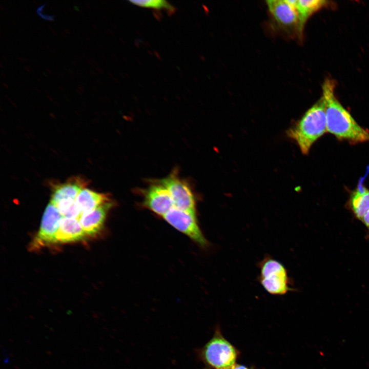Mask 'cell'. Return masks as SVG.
Segmentation results:
<instances>
[{"label": "cell", "instance_id": "obj_49", "mask_svg": "<svg viewBox=\"0 0 369 369\" xmlns=\"http://www.w3.org/2000/svg\"><path fill=\"white\" fill-rule=\"evenodd\" d=\"M95 69H96V70H97L98 71H99V72H101V70H100V69L99 68H97V67H95Z\"/></svg>", "mask_w": 369, "mask_h": 369}, {"label": "cell", "instance_id": "obj_21", "mask_svg": "<svg viewBox=\"0 0 369 369\" xmlns=\"http://www.w3.org/2000/svg\"><path fill=\"white\" fill-rule=\"evenodd\" d=\"M48 27L49 28L50 30L55 34V35L57 36V33L54 31V30L52 28L51 26L49 25Z\"/></svg>", "mask_w": 369, "mask_h": 369}, {"label": "cell", "instance_id": "obj_30", "mask_svg": "<svg viewBox=\"0 0 369 369\" xmlns=\"http://www.w3.org/2000/svg\"><path fill=\"white\" fill-rule=\"evenodd\" d=\"M88 63L92 67H93V66H94L93 63L92 61H91V60H88Z\"/></svg>", "mask_w": 369, "mask_h": 369}, {"label": "cell", "instance_id": "obj_39", "mask_svg": "<svg viewBox=\"0 0 369 369\" xmlns=\"http://www.w3.org/2000/svg\"><path fill=\"white\" fill-rule=\"evenodd\" d=\"M3 84V85L5 86V87L6 88L9 89L8 86L6 83H4Z\"/></svg>", "mask_w": 369, "mask_h": 369}, {"label": "cell", "instance_id": "obj_55", "mask_svg": "<svg viewBox=\"0 0 369 369\" xmlns=\"http://www.w3.org/2000/svg\"><path fill=\"white\" fill-rule=\"evenodd\" d=\"M1 75L4 78H6L5 75L3 73H1Z\"/></svg>", "mask_w": 369, "mask_h": 369}, {"label": "cell", "instance_id": "obj_59", "mask_svg": "<svg viewBox=\"0 0 369 369\" xmlns=\"http://www.w3.org/2000/svg\"><path fill=\"white\" fill-rule=\"evenodd\" d=\"M42 28V27H37V29H38V30H41Z\"/></svg>", "mask_w": 369, "mask_h": 369}, {"label": "cell", "instance_id": "obj_47", "mask_svg": "<svg viewBox=\"0 0 369 369\" xmlns=\"http://www.w3.org/2000/svg\"><path fill=\"white\" fill-rule=\"evenodd\" d=\"M47 6H48V7L50 9H52V7L50 4H48V5H47Z\"/></svg>", "mask_w": 369, "mask_h": 369}, {"label": "cell", "instance_id": "obj_64", "mask_svg": "<svg viewBox=\"0 0 369 369\" xmlns=\"http://www.w3.org/2000/svg\"><path fill=\"white\" fill-rule=\"evenodd\" d=\"M2 2L4 3H6V2L4 1H2Z\"/></svg>", "mask_w": 369, "mask_h": 369}, {"label": "cell", "instance_id": "obj_24", "mask_svg": "<svg viewBox=\"0 0 369 369\" xmlns=\"http://www.w3.org/2000/svg\"><path fill=\"white\" fill-rule=\"evenodd\" d=\"M67 10H68V11H69V12H71V13H74L73 10L72 8H69V7L67 8Z\"/></svg>", "mask_w": 369, "mask_h": 369}, {"label": "cell", "instance_id": "obj_1", "mask_svg": "<svg viewBox=\"0 0 369 369\" xmlns=\"http://www.w3.org/2000/svg\"><path fill=\"white\" fill-rule=\"evenodd\" d=\"M335 82L327 78L322 85L327 132L351 144L369 141V130L360 126L335 95Z\"/></svg>", "mask_w": 369, "mask_h": 369}, {"label": "cell", "instance_id": "obj_15", "mask_svg": "<svg viewBox=\"0 0 369 369\" xmlns=\"http://www.w3.org/2000/svg\"><path fill=\"white\" fill-rule=\"evenodd\" d=\"M323 0H295V5L298 13L302 28L308 18L315 12L327 5Z\"/></svg>", "mask_w": 369, "mask_h": 369}, {"label": "cell", "instance_id": "obj_33", "mask_svg": "<svg viewBox=\"0 0 369 369\" xmlns=\"http://www.w3.org/2000/svg\"><path fill=\"white\" fill-rule=\"evenodd\" d=\"M1 56L5 61H7V59L6 58V57L5 55H4L3 54H2Z\"/></svg>", "mask_w": 369, "mask_h": 369}, {"label": "cell", "instance_id": "obj_4", "mask_svg": "<svg viewBox=\"0 0 369 369\" xmlns=\"http://www.w3.org/2000/svg\"><path fill=\"white\" fill-rule=\"evenodd\" d=\"M259 281L270 294L282 295L294 290L287 270L279 261L266 256L259 263Z\"/></svg>", "mask_w": 369, "mask_h": 369}, {"label": "cell", "instance_id": "obj_32", "mask_svg": "<svg viewBox=\"0 0 369 369\" xmlns=\"http://www.w3.org/2000/svg\"><path fill=\"white\" fill-rule=\"evenodd\" d=\"M27 67L29 69V70H30V71H31H31H33V68H32L30 65H27Z\"/></svg>", "mask_w": 369, "mask_h": 369}, {"label": "cell", "instance_id": "obj_38", "mask_svg": "<svg viewBox=\"0 0 369 369\" xmlns=\"http://www.w3.org/2000/svg\"><path fill=\"white\" fill-rule=\"evenodd\" d=\"M50 52H51V53L52 55H53L54 56H56L55 53L53 50H50Z\"/></svg>", "mask_w": 369, "mask_h": 369}, {"label": "cell", "instance_id": "obj_45", "mask_svg": "<svg viewBox=\"0 0 369 369\" xmlns=\"http://www.w3.org/2000/svg\"><path fill=\"white\" fill-rule=\"evenodd\" d=\"M77 74L80 77H83V76H82V75L80 73L77 72Z\"/></svg>", "mask_w": 369, "mask_h": 369}, {"label": "cell", "instance_id": "obj_10", "mask_svg": "<svg viewBox=\"0 0 369 369\" xmlns=\"http://www.w3.org/2000/svg\"><path fill=\"white\" fill-rule=\"evenodd\" d=\"M113 205L110 200L81 215L79 221L86 235L94 236L101 230L107 215Z\"/></svg>", "mask_w": 369, "mask_h": 369}, {"label": "cell", "instance_id": "obj_58", "mask_svg": "<svg viewBox=\"0 0 369 369\" xmlns=\"http://www.w3.org/2000/svg\"><path fill=\"white\" fill-rule=\"evenodd\" d=\"M79 12H80V14H81L82 15H84V13H83V12L82 11H80V10Z\"/></svg>", "mask_w": 369, "mask_h": 369}, {"label": "cell", "instance_id": "obj_29", "mask_svg": "<svg viewBox=\"0 0 369 369\" xmlns=\"http://www.w3.org/2000/svg\"><path fill=\"white\" fill-rule=\"evenodd\" d=\"M57 74L58 76L63 77V74L61 73H60V72H57Z\"/></svg>", "mask_w": 369, "mask_h": 369}, {"label": "cell", "instance_id": "obj_51", "mask_svg": "<svg viewBox=\"0 0 369 369\" xmlns=\"http://www.w3.org/2000/svg\"><path fill=\"white\" fill-rule=\"evenodd\" d=\"M63 12L66 15H68V13H67V11H65V10H63Z\"/></svg>", "mask_w": 369, "mask_h": 369}, {"label": "cell", "instance_id": "obj_19", "mask_svg": "<svg viewBox=\"0 0 369 369\" xmlns=\"http://www.w3.org/2000/svg\"><path fill=\"white\" fill-rule=\"evenodd\" d=\"M228 369H251L244 365H242L240 364H237V363H234L233 365H232L231 366H230Z\"/></svg>", "mask_w": 369, "mask_h": 369}, {"label": "cell", "instance_id": "obj_26", "mask_svg": "<svg viewBox=\"0 0 369 369\" xmlns=\"http://www.w3.org/2000/svg\"><path fill=\"white\" fill-rule=\"evenodd\" d=\"M35 78H36V79L38 81H39V82H42V80H41V79H40L39 77L36 76H35Z\"/></svg>", "mask_w": 369, "mask_h": 369}, {"label": "cell", "instance_id": "obj_8", "mask_svg": "<svg viewBox=\"0 0 369 369\" xmlns=\"http://www.w3.org/2000/svg\"><path fill=\"white\" fill-rule=\"evenodd\" d=\"M63 217L54 204L50 202L43 214L39 230L33 246L55 242V235Z\"/></svg>", "mask_w": 369, "mask_h": 369}, {"label": "cell", "instance_id": "obj_12", "mask_svg": "<svg viewBox=\"0 0 369 369\" xmlns=\"http://www.w3.org/2000/svg\"><path fill=\"white\" fill-rule=\"evenodd\" d=\"M86 236L79 220L63 217L55 235V242H74L82 240Z\"/></svg>", "mask_w": 369, "mask_h": 369}, {"label": "cell", "instance_id": "obj_3", "mask_svg": "<svg viewBox=\"0 0 369 369\" xmlns=\"http://www.w3.org/2000/svg\"><path fill=\"white\" fill-rule=\"evenodd\" d=\"M196 353L206 369H228L236 363L239 352L217 327L211 339Z\"/></svg>", "mask_w": 369, "mask_h": 369}, {"label": "cell", "instance_id": "obj_25", "mask_svg": "<svg viewBox=\"0 0 369 369\" xmlns=\"http://www.w3.org/2000/svg\"><path fill=\"white\" fill-rule=\"evenodd\" d=\"M16 57H17V58L19 60H20L22 63H24V60H23V59L22 58H21V57H19V56H16Z\"/></svg>", "mask_w": 369, "mask_h": 369}, {"label": "cell", "instance_id": "obj_57", "mask_svg": "<svg viewBox=\"0 0 369 369\" xmlns=\"http://www.w3.org/2000/svg\"><path fill=\"white\" fill-rule=\"evenodd\" d=\"M15 17H16V18L18 20H19V19H19V16H18V15H15Z\"/></svg>", "mask_w": 369, "mask_h": 369}, {"label": "cell", "instance_id": "obj_34", "mask_svg": "<svg viewBox=\"0 0 369 369\" xmlns=\"http://www.w3.org/2000/svg\"><path fill=\"white\" fill-rule=\"evenodd\" d=\"M24 68L26 69V70L27 72H30V70H29V69L27 66H24Z\"/></svg>", "mask_w": 369, "mask_h": 369}, {"label": "cell", "instance_id": "obj_7", "mask_svg": "<svg viewBox=\"0 0 369 369\" xmlns=\"http://www.w3.org/2000/svg\"><path fill=\"white\" fill-rule=\"evenodd\" d=\"M159 182L169 192L175 208L196 212L194 195L189 184L184 180L172 174Z\"/></svg>", "mask_w": 369, "mask_h": 369}, {"label": "cell", "instance_id": "obj_23", "mask_svg": "<svg viewBox=\"0 0 369 369\" xmlns=\"http://www.w3.org/2000/svg\"><path fill=\"white\" fill-rule=\"evenodd\" d=\"M74 9L75 10H76V11H80V10H79V7L78 6H74Z\"/></svg>", "mask_w": 369, "mask_h": 369}, {"label": "cell", "instance_id": "obj_36", "mask_svg": "<svg viewBox=\"0 0 369 369\" xmlns=\"http://www.w3.org/2000/svg\"><path fill=\"white\" fill-rule=\"evenodd\" d=\"M76 92L80 95H81L83 94L82 92L78 89L76 90Z\"/></svg>", "mask_w": 369, "mask_h": 369}, {"label": "cell", "instance_id": "obj_27", "mask_svg": "<svg viewBox=\"0 0 369 369\" xmlns=\"http://www.w3.org/2000/svg\"><path fill=\"white\" fill-rule=\"evenodd\" d=\"M84 36L85 37V38L87 40H88V41L91 40L90 38L87 35H84Z\"/></svg>", "mask_w": 369, "mask_h": 369}, {"label": "cell", "instance_id": "obj_9", "mask_svg": "<svg viewBox=\"0 0 369 369\" xmlns=\"http://www.w3.org/2000/svg\"><path fill=\"white\" fill-rule=\"evenodd\" d=\"M144 205L162 217L174 207L169 192L160 182L159 184L151 185L146 190Z\"/></svg>", "mask_w": 369, "mask_h": 369}, {"label": "cell", "instance_id": "obj_40", "mask_svg": "<svg viewBox=\"0 0 369 369\" xmlns=\"http://www.w3.org/2000/svg\"><path fill=\"white\" fill-rule=\"evenodd\" d=\"M46 70H47V71L48 72H49V73H50V74H53V72H52L50 69H46Z\"/></svg>", "mask_w": 369, "mask_h": 369}, {"label": "cell", "instance_id": "obj_52", "mask_svg": "<svg viewBox=\"0 0 369 369\" xmlns=\"http://www.w3.org/2000/svg\"><path fill=\"white\" fill-rule=\"evenodd\" d=\"M47 97H48L49 99H50L51 100H53V99H52V98H51L49 95H47Z\"/></svg>", "mask_w": 369, "mask_h": 369}, {"label": "cell", "instance_id": "obj_62", "mask_svg": "<svg viewBox=\"0 0 369 369\" xmlns=\"http://www.w3.org/2000/svg\"><path fill=\"white\" fill-rule=\"evenodd\" d=\"M44 92L48 94V92L46 90H44Z\"/></svg>", "mask_w": 369, "mask_h": 369}, {"label": "cell", "instance_id": "obj_18", "mask_svg": "<svg viewBox=\"0 0 369 369\" xmlns=\"http://www.w3.org/2000/svg\"><path fill=\"white\" fill-rule=\"evenodd\" d=\"M361 221L369 230V210L365 214Z\"/></svg>", "mask_w": 369, "mask_h": 369}, {"label": "cell", "instance_id": "obj_44", "mask_svg": "<svg viewBox=\"0 0 369 369\" xmlns=\"http://www.w3.org/2000/svg\"><path fill=\"white\" fill-rule=\"evenodd\" d=\"M71 62H72V63L73 65H74V66H75V67H77V64L75 63V62L74 60H71Z\"/></svg>", "mask_w": 369, "mask_h": 369}, {"label": "cell", "instance_id": "obj_63", "mask_svg": "<svg viewBox=\"0 0 369 369\" xmlns=\"http://www.w3.org/2000/svg\"><path fill=\"white\" fill-rule=\"evenodd\" d=\"M0 66H1V68H3V66H2V65L1 63L0 64Z\"/></svg>", "mask_w": 369, "mask_h": 369}, {"label": "cell", "instance_id": "obj_54", "mask_svg": "<svg viewBox=\"0 0 369 369\" xmlns=\"http://www.w3.org/2000/svg\"><path fill=\"white\" fill-rule=\"evenodd\" d=\"M92 26L93 28H94L95 29H96V27L95 26V25H94V24H92Z\"/></svg>", "mask_w": 369, "mask_h": 369}, {"label": "cell", "instance_id": "obj_42", "mask_svg": "<svg viewBox=\"0 0 369 369\" xmlns=\"http://www.w3.org/2000/svg\"><path fill=\"white\" fill-rule=\"evenodd\" d=\"M60 33L65 38H67L66 35L64 32H61Z\"/></svg>", "mask_w": 369, "mask_h": 369}, {"label": "cell", "instance_id": "obj_50", "mask_svg": "<svg viewBox=\"0 0 369 369\" xmlns=\"http://www.w3.org/2000/svg\"><path fill=\"white\" fill-rule=\"evenodd\" d=\"M0 9H1L2 11H4V8L3 7L2 5H1V6H0Z\"/></svg>", "mask_w": 369, "mask_h": 369}, {"label": "cell", "instance_id": "obj_41", "mask_svg": "<svg viewBox=\"0 0 369 369\" xmlns=\"http://www.w3.org/2000/svg\"><path fill=\"white\" fill-rule=\"evenodd\" d=\"M58 88H59L61 90H62L63 91H65V89H64L63 88V87H61V86H58Z\"/></svg>", "mask_w": 369, "mask_h": 369}, {"label": "cell", "instance_id": "obj_14", "mask_svg": "<svg viewBox=\"0 0 369 369\" xmlns=\"http://www.w3.org/2000/svg\"><path fill=\"white\" fill-rule=\"evenodd\" d=\"M110 200L107 194L97 193L86 188L83 189L75 199L81 215Z\"/></svg>", "mask_w": 369, "mask_h": 369}, {"label": "cell", "instance_id": "obj_22", "mask_svg": "<svg viewBox=\"0 0 369 369\" xmlns=\"http://www.w3.org/2000/svg\"><path fill=\"white\" fill-rule=\"evenodd\" d=\"M89 74H90L91 76H94V75H95V76H97V74H96V73L94 72V71H93V70H91L90 72V73H89Z\"/></svg>", "mask_w": 369, "mask_h": 369}, {"label": "cell", "instance_id": "obj_43", "mask_svg": "<svg viewBox=\"0 0 369 369\" xmlns=\"http://www.w3.org/2000/svg\"><path fill=\"white\" fill-rule=\"evenodd\" d=\"M74 58L76 60V61H79V58H78L76 56H74Z\"/></svg>", "mask_w": 369, "mask_h": 369}, {"label": "cell", "instance_id": "obj_46", "mask_svg": "<svg viewBox=\"0 0 369 369\" xmlns=\"http://www.w3.org/2000/svg\"><path fill=\"white\" fill-rule=\"evenodd\" d=\"M34 89H35L37 92H40L39 90L37 88H36V87H34Z\"/></svg>", "mask_w": 369, "mask_h": 369}, {"label": "cell", "instance_id": "obj_61", "mask_svg": "<svg viewBox=\"0 0 369 369\" xmlns=\"http://www.w3.org/2000/svg\"><path fill=\"white\" fill-rule=\"evenodd\" d=\"M6 10H7V11L8 13H9V10H8L7 8H6Z\"/></svg>", "mask_w": 369, "mask_h": 369}, {"label": "cell", "instance_id": "obj_60", "mask_svg": "<svg viewBox=\"0 0 369 369\" xmlns=\"http://www.w3.org/2000/svg\"><path fill=\"white\" fill-rule=\"evenodd\" d=\"M12 22H13L15 24H17L13 19L12 20Z\"/></svg>", "mask_w": 369, "mask_h": 369}, {"label": "cell", "instance_id": "obj_2", "mask_svg": "<svg viewBox=\"0 0 369 369\" xmlns=\"http://www.w3.org/2000/svg\"><path fill=\"white\" fill-rule=\"evenodd\" d=\"M327 132L325 103L323 97L308 109L287 131L288 136L306 155L313 145Z\"/></svg>", "mask_w": 369, "mask_h": 369}, {"label": "cell", "instance_id": "obj_53", "mask_svg": "<svg viewBox=\"0 0 369 369\" xmlns=\"http://www.w3.org/2000/svg\"><path fill=\"white\" fill-rule=\"evenodd\" d=\"M33 2L35 4H37V2L36 1H35V0H33Z\"/></svg>", "mask_w": 369, "mask_h": 369}, {"label": "cell", "instance_id": "obj_11", "mask_svg": "<svg viewBox=\"0 0 369 369\" xmlns=\"http://www.w3.org/2000/svg\"><path fill=\"white\" fill-rule=\"evenodd\" d=\"M87 184V181L83 178L72 177L64 183L55 184L52 188L50 202L55 204L63 199L75 200Z\"/></svg>", "mask_w": 369, "mask_h": 369}, {"label": "cell", "instance_id": "obj_28", "mask_svg": "<svg viewBox=\"0 0 369 369\" xmlns=\"http://www.w3.org/2000/svg\"><path fill=\"white\" fill-rule=\"evenodd\" d=\"M84 3L85 6L87 7V8L90 9V7L89 5H88V3H87L86 2H84Z\"/></svg>", "mask_w": 369, "mask_h": 369}, {"label": "cell", "instance_id": "obj_5", "mask_svg": "<svg viewBox=\"0 0 369 369\" xmlns=\"http://www.w3.org/2000/svg\"><path fill=\"white\" fill-rule=\"evenodd\" d=\"M269 12L276 26L290 37H300L301 27L295 0L266 1Z\"/></svg>", "mask_w": 369, "mask_h": 369}, {"label": "cell", "instance_id": "obj_13", "mask_svg": "<svg viewBox=\"0 0 369 369\" xmlns=\"http://www.w3.org/2000/svg\"><path fill=\"white\" fill-rule=\"evenodd\" d=\"M348 206L354 215L361 220L369 210V189L359 184L350 195Z\"/></svg>", "mask_w": 369, "mask_h": 369}, {"label": "cell", "instance_id": "obj_37", "mask_svg": "<svg viewBox=\"0 0 369 369\" xmlns=\"http://www.w3.org/2000/svg\"><path fill=\"white\" fill-rule=\"evenodd\" d=\"M65 31L68 34H70V31L67 29H64Z\"/></svg>", "mask_w": 369, "mask_h": 369}, {"label": "cell", "instance_id": "obj_31", "mask_svg": "<svg viewBox=\"0 0 369 369\" xmlns=\"http://www.w3.org/2000/svg\"><path fill=\"white\" fill-rule=\"evenodd\" d=\"M22 58H23V60H24V62H25V63H28V59H27L26 57H22Z\"/></svg>", "mask_w": 369, "mask_h": 369}, {"label": "cell", "instance_id": "obj_6", "mask_svg": "<svg viewBox=\"0 0 369 369\" xmlns=\"http://www.w3.org/2000/svg\"><path fill=\"white\" fill-rule=\"evenodd\" d=\"M163 218L177 230L202 247L208 244L197 220L196 212L179 209L174 207Z\"/></svg>", "mask_w": 369, "mask_h": 369}, {"label": "cell", "instance_id": "obj_56", "mask_svg": "<svg viewBox=\"0 0 369 369\" xmlns=\"http://www.w3.org/2000/svg\"><path fill=\"white\" fill-rule=\"evenodd\" d=\"M38 36H39L40 38H43V39L44 38L43 36L42 35H40V34H38Z\"/></svg>", "mask_w": 369, "mask_h": 369}, {"label": "cell", "instance_id": "obj_48", "mask_svg": "<svg viewBox=\"0 0 369 369\" xmlns=\"http://www.w3.org/2000/svg\"><path fill=\"white\" fill-rule=\"evenodd\" d=\"M92 88L94 90H95V91L97 90V89L93 85L92 86Z\"/></svg>", "mask_w": 369, "mask_h": 369}, {"label": "cell", "instance_id": "obj_17", "mask_svg": "<svg viewBox=\"0 0 369 369\" xmlns=\"http://www.w3.org/2000/svg\"><path fill=\"white\" fill-rule=\"evenodd\" d=\"M132 4L147 8L157 10H165L168 13L172 14L176 11L175 8L168 2L163 0L130 1Z\"/></svg>", "mask_w": 369, "mask_h": 369}, {"label": "cell", "instance_id": "obj_16", "mask_svg": "<svg viewBox=\"0 0 369 369\" xmlns=\"http://www.w3.org/2000/svg\"><path fill=\"white\" fill-rule=\"evenodd\" d=\"M54 205L64 218H76L79 220L80 217L81 212L75 200L63 199Z\"/></svg>", "mask_w": 369, "mask_h": 369}, {"label": "cell", "instance_id": "obj_35", "mask_svg": "<svg viewBox=\"0 0 369 369\" xmlns=\"http://www.w3.org/2000/svg\"><path fill=\"white\" fill-rule=\"evenodd\" d=\"M45 45L46 46V47L48 49H49L50 50H51L50 47L49 45H48L47 44H45Z\"/></svg>", "mask_w": 369, "mask_h": 369}, {"label": "cell", "instance_id": "obj_20", "mask_svg": "<svg viewBox=\"0 0 369 369\" xmlns=\"http://www.w3.org/2000/svg\"><path fill=\"white\" fill-rule=\"evenodd\" d=\"M77 87L78 90H80L81 92L84 91V87L81 85L78 84Z\"/></svg>", "mask_w": 369, "mask_h": 369}]
</instances>
